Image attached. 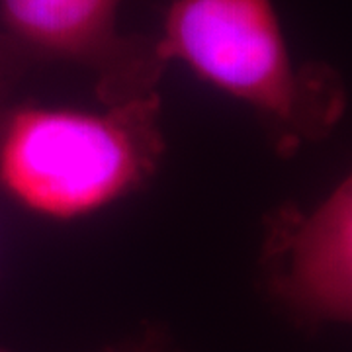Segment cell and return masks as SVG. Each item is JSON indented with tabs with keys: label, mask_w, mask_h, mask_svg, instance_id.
I'll list each match as a JSON object with an SVG mask.
<instances>
[{
	"label": "cell",
	"mask_w": 352,
	"mask_h": 352,
	"mask_svg": "<svg viewBox=\"0 0 352 352\" xmlns=\"http://www.w3.org/2000/svg\"><path fill=\"white\" fill-rule=\"evenodd\" d=\"M157 51L247 104L284 155L327 138L344 112L331 67L294 63L272 0H168Z\"/></svg>",
	"instance_id": "cell-1"
},
{
	"label": "cell",
	"mask_w": 352,
	"mask_h": 352,
	"mask_svg": "<svg viewBox=\"0 0 352 352\" xmlns=\"http://www.w3.org/2000/svg\"><path fill=\"white\" fill-rule=\"evenodd\" d=\"M124 352H164L161 346H153L149 342H143V344H138V346H133V349H129V351Z\"/></svg>",
	"instance_id": "cell-6"
},
{
	"label": "cell",
	"mask_w": 352,
	"mask_h": 352,
	"mask_svg": "<svg viewBox=\"0 0 352 352\" xmlns=\"http://www.w3.org/2000/svg\"><path fill=\"white\" fill-rule=\"evenodd\" d=\"M163 153L159 92L102 112L16 106L0 113V186L51 219L94 214L143 188Z\"/></svg>",
	"instance_id": "cell-2"
},
{
	"label": "cell",
	"mask_w": 352,
	"mask_h": 352,
	"mask_svg": "<svg viewBox=\"0 0 352 352\" xmlns=\"http://www.w3.org/2000/svg\"><path fill=\"white\" fill-rule=\"evenodd\" d=\"M264 270L272 296L305 323H352V170L309 212L268 223Z\"/></svg>",
	"instance_id": "cell-4"
},
{
	"label": "cell",
	"mask_w": 352,
	"mask_h": 352,
	"mask_svg": "<svg viewBox=\"0 0 352 352\" xmlns=\"http://www.w3.org/2000/svg\"><path fill=\"white\" fill-rule=\"evenodd\" d=\"M118 8L120 0H0L4 34L30 59L85 67L102 106L157 94L166 69L157 39L120 32Z\"/></svg>",
	"instance_id": "cell-3"
},
{
	"label": "cell",
	"mask_w": 352,
	"mask_h": 352,
	"mask_svg": "<svg viewBox=\"0 0 352 352\" xmlns=\"http://www.w3.org/2000/svg\"><path fill=\"white\" fill-rule=\"evenodd\" d=\"M0 352H6V351H0Z\"/></svg>",
	"instance_id": "cell-7"
},
{
	"label": "cell",
	"mask_w": 352,
	"mask_h": 352,
	"mask_svg": "<svg viewBox=\"0 0 352 352\" xmlns=\"http://www.w3.org/2000/svg\"><path fill=\"white\" fill-rule=\"evenodd\" d=\"M32 59L4 32H0V113L8 108V96Z\"/></svg>",
	"instance_id": "cell-5"
}]
</instances>
